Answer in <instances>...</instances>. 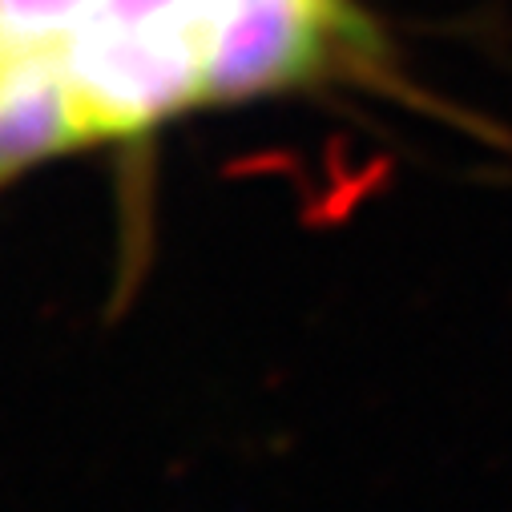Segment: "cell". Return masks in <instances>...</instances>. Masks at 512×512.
Returning <instances> with one entry per match:
<instances>
[{"label":"cell","instance_id":"cell-1","mask_svg":"<svg viewBox=\"0 0 512 512\" xmlns=\"http://www.w3.org/2000/svg\"><path fill=\"white\" fill-rule=\"evenodd\" d=\"M210 105L367 73L371 33L351 0H194Z\"/></svg>","mask_w":512,"mask_h":512}]
</instances>
